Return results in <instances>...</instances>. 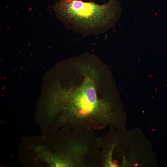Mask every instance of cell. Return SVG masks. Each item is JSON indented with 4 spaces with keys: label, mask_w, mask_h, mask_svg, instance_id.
<instances>
[{
    "label": "cell",
    "mask_w": 167,
    "mask_h": 167,
    "mask_svg": "<svg viewBox=\"0 0 167 167\" xmlns=\"http://www.w3.org/2000/svg\"><path fill=\"white\" fill-rule=\"evenodd\" d=\"M67 29L83 36L103 34L114 26L120 16L118 0L103 4L81 0H57L51 6Z\"/></svg>",
    "instance_id": "2"
},
{
    "label": "cell",
    "mask_w": 167,
    "mask_h": 167,
    "mask_svg": "<svg viewBox=\"0 0 167 167\" xmlns=\"http://www.w3.org/2000/svg\"><path fill=\"white\" fill-rule=\"evenodd\" d=\"M94 56H95V55H94ZM81 56H80V57H79L78 58H79L80 57H81ZM94 58H95V57H94Z\"/></svg>",
    "instance_id": "4"
},
{
    "label": "cell",
    "mask_w": 167,
    "mask_h": 167,
    "mask_svg": "<svg viewBox=\"0 0 167 167\" xmlns=\"http://www.w3.org/2000/svg\"><path fill=\"white\" fill-rule=\"evenodd\" d=\"M93 132L63 128L53 133L49 155L51 165L101 167L99 137Z\"/></svg>",
    "instance_id": "3"
},
{
    "label": "cell",
    "mask_w": 167,
    "mask_h": 167,
    "mask_svg": "<svg viewBox=\"0 0 167 167\" xmlns=\"http://www.w3.org/2000/svg\"><path fill=\"white\" fill-rule=\"evenodd\" d=\"M93 60L87 57L79 61V79L75 77L66 87L58 85L52 92L49 117L52 131L66 128L94 132L118 125L119 115L107 96L99 91L101 77L91 66Z\"/></svg>",
    "instance_id": "1"
}]
</instances>
